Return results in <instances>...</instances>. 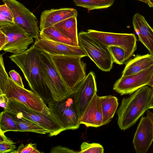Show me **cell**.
<instances>
[{
	"mask_svg": "<svg viewBox=\"0 0 153 153\" xmlns=\"http://www.w3.org/2000/svg\"><path fill=\"white\" fill-rule=\"evenodd\" d=\"M41 51L33 44L25 52L9 57L21 70L32 91L48 104L53 97L43 76L39 59Z\"/></svg>",
	"mask_w": 153,
	"mask_h": 153,
	"instance_id": "1",
	"label": "cell"
},
{
	"mask_svg": "<svg viewBox=\"0 0 153 153\" xmlns=\"http://www.w3.org/2000/svg\"><path fill=\"white\" fill-rule=\"evenodd\" d=\"M124 98L117 113L119 128L125 130L132 126L148 110L153 95V89L148 85L143 86Z\"/></svg>",
	"mask_w": 153,
	"mask_h": 153,
	"instance_id": "2",
	"label": "cell"
},
{
	"mask_svg": "<svg viewBox=\"0 0 153 153\" xmlns=\"http://www.w3.org/2000/svg\"><path fill=\"white\" fill-rule=\"evenodd\" d=\"M53 62L68 90L74 92L85 79L86 64L82 57L77 56H51Z\"/></svg>",
	"mask_w": 153,
	"mask_h": 153,
	"instance_id": "3",
	"label": "cell"
},
{
	"mask_svg": "<svg viewBox=\"0 0 153 153\" xmlns=\"http://www.w3.org/2000/svg\"><path fill=\"white\" fill-rule=\"evenodd\" d=\"M5 94L9 101L20 102L30 109L48 116L51 114L42 99L32 91L29 90L17 84L8 77L0 88V94Z\"/></svg>",
	"mask_w": 153,
	"mask_h": 153,
	"instance_id": "4",
	"label": "cell"
},
{
	"mask_svg": "<svg viewBox=\"0 0 153 153\" xmlns=\"http://www.w3.org/2000/svg\"><path fill=\"white\" fill-rule=\"evenodd\" d=\"M79 46L86 54L102 71L108 72L112 68L113 60L108 46L94 38L88 32L78 34Z\"/></svg>",
	"mask_w": 153,
	"mask_h": 153,
	"instance_id": "5",
	"label": "cell"
},
{
	"mask_svg": "<svg viewBox=\"0 0 153 153\" xmlns=\"http://www.w3.org/2000/svg\"><path fill=\"white\" fill-rule=\"evenodd\" d=\"M4 110L12 116L22 118L40 125L50 131V137L56 135L65 131L51 114L48 116L44 115L17 102L9 101L7 108Z\"/></svg>",
	"mask_w": 153,
	"mask_h": 153,
	"instance_id": "6",
	"label": "cell"
},
{
	"mask_svg": "<svg viewBox=\"0 0 153 153\" xmlns=\"http://www.w3.org/2000/svg\"><path fill=\"white\" fill-rule=\"evenodd\" d=\"M39 59L45 82L53 99L62 101L70 97L74 92L69 91L62 80L52 60L51 56L41 51Z\"/></svg>",
	"mask_w": 153,
	"mask_h": 153,
	"instance_id": "7",
	"label": "cell"
},
{
	"mask_svg": "<svg viewBox=\"0 0 153 153\" xmlns=\"http://www.w3.org/2000/svg\"><path fill=\"white\" fill-rule=\"evenodd\" d=\"M72 94L69 98L57 101L53 99L48 103L51 113L65 130H75L79 127V116L74 103Z\"/></svg>",
	"mask_w": 153,
	"mask_h": 153,
	"instance_id": "8",
	"label": "cell"
},
{
	"mask_svg": "<svg viewBox=\"0 0 153 153\" xmlns=\"http://www.w3.org/2000/svg\"><path fill=\"white\" fill-rule=\"evenodd\" d=\"M89 34L108 47H119L125 52V60L131 57L137 49V39L133 33H117L100 31L92 29L88 30Z\"/></svg>",
	"mask_w": 153,
	"mask_h": 153,
	"instance_id": "9",
	"label": "cell"
},
{
	"mask_svg": "<svg viewBox=\"0 0 153 153\" xmlns=\"http://www.w3.org/2000/svg\"><path fill=\"white\" fill-rule=\"evenodd\" d=\"M11 10L15 23L19 25L28 34L36 39L40 30L36 16L22 3L16 0H2Z\"/></svg>",
	"mask_w": 153,
	"mask_h": 153,
	"instance_id": "10",
	"label": "cell"
},
{
	"mask_svg": "<svg viewBox=\"0 0 153 153\" xmlns=\"http://www.w3.org/2000/svg\"><path fill=\"white\" fill-rule=\"evenodd\" d=\"M7 36V42L2 49L5 52L18 54L25 51L34 42L33 37L28 34L16 23L0 28Z\"/></svg>",
	"mask_w": 153,
	"mask_h": 153,
	"instance_id": "11",
	"label": "cell"
},
{
	"mask_svg": "<svg viewBox=\"0 0 153 153\" xmlns=\"http://www.w3.org/2000/svg\"><path fill=\"white\" fill-rule=\"evenodd\" d=\"M153 74V65L140 72L121 76L114 84L113 89L122 95L131 94L139 88L148 85Z\"/></svg>",
	"mask_w": 153,
	"mask_h": 153,
	"instance_id": "12",
	"label": "cell"
},
{
	"mask_svg": "<svg viewBox=\"0 0 153 153\" xmlns=\"http://www.w3.org/2000/svg\"><path fill=\"white\" fill-rule=\"evenodd\" d=\"M97 92L95 74L90 71L78 86L73 94L74 103L80 117Z\"/></svg>",
	"mask_w": 153,
	"mask_h": 153,
	"instance_id": "13",
	"label": "cell"
},
{
	"mask_svg": "<svg viewBox=\"0 0 153 153\" xmlns=\"http://www.w3.org/2000/svg\"><path fill=\"white\" fill-rule=\"evenodd\" d=\"M34 47L50 55H64L86 56L79 46H77L53 41L40 37L36 39Z\"/></svg>",
	"mask_w": 153,
	"mask_h": 153,
	"instance_id": "14",
	"label": "cell"
},
{
	"mask_svg": "<svg viewBox=\"0 0 153 153\" xmlns=\"http://www.w3.org/2000/svg\"><path fill=\"white\" fill-rule=\"evenodd\" d=\"M153 141V127L147 116L141 119L134 136L133 143L137 153H146Z\"/></svg>",
	"mask_w": 153,
	"mask_h": 153,
	"instance_id": "15",
	"label": "cell"
},
{
	"mask_svg": "<svg viewBox=\"0 0 153 153\" xmlns=\"http://www.w3.org/2000/svg\"><path fill=\"white\" fill-rule=\"evenodd\" d=\"M102 120L100 97L96 93L80 116V124L87 127H98L102 126Z\"/></svg>",
	"mask_w": 153,
	"mask_h": 153,
	"instance_id": "16",
	"label": "cell"
},
{
	"mask_svg": "<svg viewBox=\"0 0 153 153\" xmlns=\"http://www.w3.org/2000/svg\"><path fill=\"white\" fill-rule=\"evenodd\" d=\"M77 12L74 8H64L44 10L40 18V31L53 26L56 24L74 16H77Z\"/></svg>",
	"mask_w": 153,
	"mask_h": 153,
	"instance_id": "17",
	"label": "cell"
},
{
	"mask_svg": "<svg viewBox=\"0 0 153 153\" xmlns=\"http://www.w3.org/2000/svg\"><path fill=\"white\" fill-rule=\"evenodd\" d=\"M133 25L139 40L145 46L153 56V29L144 17L138 13L133 18Z\"/></svg>",
	"mask_w": 153,
	"mask_h": 153,
	"instance_id": "18",
	"label": "cell"
},
{
	"mask_svg": "<svg viewBox=\"0 0 153 153\" xmlns=\"http://www.w3.org/2000/svg\"><path fill=\"white\" fill-rule=\"evenodd\" d=\"M153 65V56L150 54L137 55L128 62L122 72L121 76L135 74Z\"/></svg>",
	"mask_w": 153,
	"mask_h": 153,
	"instance_id": "19",
	"label": "cell"
},
{
	"mask_svg": "<svg viewBox=\"0 0 153 153\" xmlns=\"http://www.w3.org/2000/svg\"><path fill=\"white\" fill-rule=\"evenodd\" d=\"M76 16H74L59 22L54 26L64 36L79 45Z\"/></svg>",
	"mask_w": 153,
	"mask_h": 153,
	"instance_id": "20",
	"label": "cell"
},
{
	"mask_svg": "<svg viewBox=\"0 0 153 153\" xmlns=\"http://www.w3.org/2000/svg\"><path fill=\"white\" fill-rule=\"evenodd\" d=\"M102 115V125L108 124L111 120L118 105L117 97L111 95L100 97Z\"/></svg>",
	"mask_w": 153,
	"mask_h": 153,
	"instance_id": "21",
	"label": "cell"
},
{
	"mask_svg": "<svg viewBox=\"0 0 153 153\" xmlns=\"http://www.w3.org/2000/svg\"><path fill=\"white\" fill-rule=\"evenodd\" d=\"M39 36L44 39L69 45L79 46L64 36L54 26L40 31Z\"/></svg>",
	"mask_w": 153,
	"mask_h": 153,
	"instance_id": "22",
	"label": "cell"
},
{
	"mask_svg": "<svg viewBox=\"0 0 153 153\" xmlns=\"http://www.w3.org/2000/svg\"><path fill=\"white\" fill-rule=\"evenodd\" d=\"M11 116L17 124L19 131L30 132L41 134L50 133L48 130L34 122L22 118H18Z\"/></svg>",
	"mask_w": 153,
	"mask_h": 153,
	"instance_id": "23",
	"label": "cell"
},
{
	"mask_svg": "<svg viewBox=\"0 0 153 153\" xmlns=\"http://www.w3.org/2000/svg\"><path fill=\"white\" fill-rule=\"evenodd\" d=\"M76 5L88 10L106 8L111 6L114 0H72Z\"/></svg>",
	"mask_w": 153,
	"mask_h": 153,
	"instance_id": "24",
	"label": "cell"
},
{
	"mask_svg": "<svg viewBox=\"0 0 153 153\" xmlns=\"http://www.w3.org/2000/svg\"><path fill=\"white\" fill-rule=\"evenodd\" d=\"M0 131L4 133L8 131H19L17 124L13 118L4 110L0 114Z\"/></svg>",
	"mask_w": 153,
	"mask_h": 153,
	"instance_id": "25",
	"label": "cell"
},
{
	"mask_svg": "<svg viewBox=\"0 0 153 153\" xmlns=\"http://www.w3.org/2000/svg\"><path fill=\"white\" fill-rule=\"evenodd\" d=\"M15 22L12 13L7 5L4 4L0 6V28L11 25Z\"/></svg>",
	"mask_w": 153,
	"mask_h": 153,
	"instance_id": "26",
	"label": "cell"
},
{
	"mask_svg": "<svg viewBox=\"0 0 153 153\" xmlns=\"http://www.w3.org/2000/svg\"><path fill=\"white\" fill-rule=\"evenodd\" d=\"M111 55L114 62L119 65L123 64L125 60V52L121 47L110 46L108 47Z\"/></svg>",
	"mask_w": 153,
	"mask_h": 153,
	"instance_id": "27",
	"label": "cell"
},
{
	"mask_svg": "<svg viewBox=\"0 0 153 153\" xmlns=\"http://www.w3.org/2000/svg\"><path fill=\"white\" fill-rule=\"evenodd\" d=\"M81 151L79 153H103V146L98 143H89L86 142L82 143L80 146Z\"/></svg>",
	"mask_w": 153,
	"mask_h": 153,
	"instance_id": "28",
	"label": "cell"
},
{
	"mask_svg": "<svg viewBox=\"0 0 153 153\" xmlns=\"http://www.w3.org/2000/svg\"><path fill=\"white\" fill-rule=\"evenodd\" d=\"M36 145L30 143L24 145L21 143L18 149L14 150L11 153H40L41 152L37 149Z\"/></svg>",
	"mask_w": 153,
	"mask_h": 153,
	"instance_id": "29",
	"label": "cell"
},
{
	"mask_svg": "<svg viewBox=\"0 0 153 153\" xmlns=\"http://www.w3.org/2000/svg\"><path fill=\"white\" fill-rule=\"evenodd\" d=\"M9 76L6 71L2 54L0 55V88L4 85Z\"/></svg>",
	"mask_w": 153,
	"mask_h": 153,
	"instance_id": "30",
	"label": "cell"
},
{
	"mask_svg": "<svg viewBox=\"0 0 153 153\" xmlns=\"http://www.w3.org/2000/svg\"><path fill=\"white\" fill-rule=\"evenodd\" d=\"M14 143L5 142L0 143V153H11L16 148Z\"/></svg>",
	"mask_w": 153,
	"mask_h": 153,
	"instance_id": "31",
	"label": "cell"
},
{
	"mask_svg": "<svg viewBox=\"0 0 153 153\" xmlns=\"http://www.w3.org/2000/svg\"><path fill=\"white\" fill-rule=\"evenodd\" d=\"M11 79L18 85L24 88L21 77L19 74L14 70H12L9 72Z\"/></svg>",
	"mask_w": 153,
	"mask_h": 153,
	"instance_id": "32",
	"label": "cell"
},
{
	"mask_svg": "<svg viewBox=\"0 0 153 153\" xmlns=\"http://www.w3.org/2000/svg\"><path fill=\"white\" fill-rule=\"evenodd\" d=\"M51 153H79L68 148L61 146H57L52 148Z\"/></svg>",
	"mask_w": 153,
	"mask_h": 153,
	"instance_id": "33",
	"label": "cell"
},
{
	"mask_svg": "<svg viewBox=\"0 0 153 153\" xmlns=\"http://www.w3.org/2000/svg\"><path fill=\"white\" fill-rule=\"evenodd\" d=\"M9 101L8 98L5 94H0V105L4 110L7 108Z\"/></svg>",
	"mask_w": 153,
	"mask_h": 153,
	"instance_id": "34",
	"label": "cell"
},
{
	"mask_svg": "<svg viewBox=\"0 0 153 153\" xmlns=\"http://www.w3.org/2000/svg\"><path fill=\"white\" fill-rule=\"evenodd\" d=\"M7 42V36L5 34L0 30V50L5 45Z\"/></svg>",
	"mask_w": 153,
	"mask_h": 153,
	"instance_id": "35",
	"label": "cell"
},
{
	"mask_svg": "<svg viewBox=\"0 0 153 153\" xmlns=\"http://www.w3.org/2000/svg\"><path fill=\"white\" fill-rule=\"evenodd\" d=\"M4 134L0 131V143L5 142L14 143L12 140L6 137Z\"/></svg>",
	"mask_w": 153,
	"mask_h": 153,
	"instance_id": "36",
	"label": "cell"
},
{
	"mask_svg": "<svg viewBox=\"0 0 153 153\" xmlns=\"http://www.w3.org/2000/svg\"><path fill=\"white\" fill-rule=\"evenodd\" d=\"M146 116L149 118L151 121L153 127V113L148 110L146 111Z\"/></svg>",
	"mask_w": 153,
	"mask_h": 153,
	"instance_id": "37",
	"label": "cell"
},
{
	"mask_svg": "<svg viewBox=\"0 0 153 153\" xmlns=\"http://www.w3.org/2000/svg\"><path fill=\"white\" fill-rule=\"evenodd\" d=\"M148 85L150 87H153V74L151 77Z\"/></svg>",
	"mask_w": 153,
	"mask_h": 153,
	"instance_id": "38",
	"label": "cell"
},
{
	"mask_svg": "<svg viewBox=\"0 0 153 153\" xmlns=\"http://www.w3.org/2000/svg\"><path fill=\"white\" fill-rule=\"evenodd\" d=\"M153 108V95L149 105V109Z\"/></svg>",
	"mask_w": 153,
	"mask_h": 153,
	"instance_id": "39",
	"label": "cell"
},
{
	"mask_svg": "<svg viewBox=\"0 0 153 153\" xmlns=\"http://www.w3.org/2000/svg\"><path fill=\"white\" fill-rule=\"evenodd\" d=\"M138 0L140 1H142L143 2L146 3L147 4H148L149 6L150 7V3L149 1V0Z\"/></svg>",
	"mask_w": 153,
	"mask_h": 153,
	"instance_id": "40",
	"label": "cell"
},
{
	"mask_svg": "<svg viewBox=\"0 0 153 153\" xmlns=\"http://www.w3.org/2000/svg\"><path fill=\"white\" fill-rule=\"evenodd\" d=\"M150 4V7H153V0H149Z\"/></svg>",
	"mask_w": 153,
	"mask_h": 153,
	"instance_id": "41",
	"label": "cell"
},
{
	"mask_svg": "<svg viewBox=\"0 0 153 153\" xmlns=\"http://www.w3.org/2000/svg\"><path fill=\"white\" fill-rule=\"evenodd\" d=\"M152 89H153V88H152Z\"/></svg>",
	"mask_w": 153,
	"mask_h": 153,
	"instance_id": "42",
	"label": "cell"
}]
</instances>
